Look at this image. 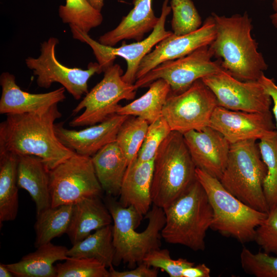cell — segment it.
<instances>
[{
    "mask_svg": "<svg viewBox=\"0 0 277 277\" xmlns=\"http://www.w3.org/2000/svg\"><path fill=\"white\" fill-rule=\"evenodd\" d=\"M258 81L269 95L273 103L272 112L274 117L275 130L277 131V85L273 79L267 77L264 74H262Z\"/></svg>",
    "mask_w": 277,
    "mask_h": 277,
    "instance_id": "obj_40",
    "label": "cell"
},
{
    "mask_svg": "<svg viewBox=\"0 0 277 277\" xmlns=\"http://www.w3.org/2000/svg\"><path fill=\"white\" fill-rule=\"evenodd\" d=\"M58 14L64 23L76 26L87 33L100 25L103 19L101 11L87 0H66V4L59 7Z\"/></svg>",
    "mask_w": 277,
    "mask_h": 277,
    "instance_id": "obj_31",
    "label": "cell"
},
{
    "mask_svg": "<svg viewBox=\"0 0 277 277\" xmlns=\"http://www.w3.org/2000/svg\"><path fill=\"white\" fill-rule=\"evenodd\" d=\"M163 210L165 224L161 235L166 243L195 251L205 250L213 213L207 194L197 179Z\"/></svg>",
    "mask_w": 277,
    "mask_h": 277,
    "instance_id": "obj_4",
    "label": "cell"
},
{
    "mask_svg": "<svg viewBox=\"0 0 277 277\" xmlns=\"http://www.w3.org/2000/svg\"><path fill=\"white\" fill-rule=\"evenodd\" d=\"M171 131L169 124L162 115L149 124L137 154V160L140 162L153 160L159 147Z\"/></svg>",
    "mask_w": 277,
    "mask_h": 277,
    "instance_id": "obj_36",
    "label": "cell"
},
{
    "mask_svg": "<svg viewBox=\"0 0 277 277\" xmlns=\"http://www.w3.org/2000/svg\"><path fill=\"white\" fill-rule=\"evenodd\" d=\"M143 262L151 267L161 269L170 277H182L185 268L195 265L194 263L185 259H172L167 249L160 248L148 253Z\"/></svg>",
    "mask_w": 277,
    "mask_h": 277,
    "instance_id": "obj_37",
    "label": "cell"
},
{
    "mask_svg": "<svg viewBox=\"0 0 277 277\" xmlns=\"http://www.w3.org/2000/svg\"><path fill=\"white\" fill-rule=\"evenodd\" d=\"M94 8L101 11L104 6V0H87Z\"/></svg>",
    "mask_w": 277,
    "mask_h": 277,
    "instance_id": "obj_43",
    "label": "cell"
},
{
    "mask_svg": "<svg viewBox=\"0 0 277 277\" xmlns=\"http://www.w3.org/2000/svg\"><path fill=\"white\" fill-rule=\"evenodd\" d=\"M260 1H263V0H260Z\"/></svg>",
    "mask_w": 277,
    "mask_h": 277,
    "instance_id": "obj_46",
    "label": "cell"
},
{
    "mask_svg": "<svg viewBox=\"0 0 277 277\" xmlns=\"http://www.w3.org/2000/svg\"><path fill=\"white\" fill-rule=\"evenodd\" d=\"M171 28L177 36L193 32L202 25V18L192 0H171Z\"/></svg>",
    "mask_w": 277,
    "mask_h": 277,
    "instance_id": "obj_33",
    "label": "cell"
},
{
    "mask_svg": "<svg viewBox=\"0 0 277 277\" xmlns=\"http://www.w3.org/2000/svg\"><path fill=\"white\" fill-rule=\"evenodd\" d=\"M254 241L264 252L277 255V207L270 210L257 227Z\"/></svg>",
    "mask_w": 277,
    "mask_h": 277,
    "instance_id": "obj_38",
    "label": "cell"
},
{
    "mask_svg": "<svg viewBox=\"0 0 277 277\" xmlns=\"http://www.w3.org/2000/svg\"><path fill=\"white\" fill-rule=\"evenodd\" d=\"M201 80L213 93L221 107L249 112L270 111L271 98L258 81H241L224 69Z\"/></svg>",
    "mask_w": 277,
    "mask_h": 277,
    "instance_id": "obj_14",
    "label": "cell"
},
{
    "mask_svg": "<svg viewBox=\"0 0 277 277\" xmlns=\"http://www.w3.org/2000/svg\"><path fill=\"white\" fill-rule=\"evenodd\" d=\"M132 269L124 271L115 270L113 266L109 268L110 277H156L158 269L151 268L142 262Z\"/></svg>",
    "mask_w": 277,
    "mask_h": 277,
    "instance_id": "obj_39",
    "label": "cell"
},
{
    "mask_svg": "<svg viewBox=\"0 0 277 277\" xmlns=\"http://www.w3.org/2000/svg\"><path fill=\"white\" fill-rule=\"evenodd\" d=\"M103 79L89 91L73 110V114L84 112L69 123L71 127L91 126L117 113L120 101L133 100L137 89L122 78L123 70L117 64L106 68Z\"/></svg>",
    "mask_w": 277,
    "mask_h": 277,
    "instance_id": "obj_8",
    "label": "cell"
},
{
    "mask_svg": "<svg viewBox=\"0 0 277 277\" xmlns=\"http://www.w3.org/2000/svg\"><path fill=\"white\" fill-rule=\"evenodd\" d=\"M149 124L141 117L129 116L121 126L115 142L125 156L128 165L137 157Z\"/></svg>",
    "mask_w": 277,
    "mask_h": 277,
    "instance_id": "obj_32",
    "label": "cell"
},
{
    "mask_svg": "<svg viewBox=\"0 0 277 277\" xmlns=\"http://www.w3.org/2000/svg\"><path fill=\"white\" fill-rule=\"evenodd\" d=\"M196 177L212 207L210 228L242 243L254 241L256 229L268 213L246 205L226 189L219 179L197 168Z\"/></svg>",
    "mask_w": 277,
    "mask_h": 277,
    "instance_id": "obj_6",
    "label": "cell"
},
{
    "mask_svg": "<svg viewBox=\"0 0 277 277\" xmlns=\"http://www.w3.org/2000/svg\"><path fill=\"white\" fill-rule=\"evenodd\" d=\"M6 115L0 124V154L37 156L50 170L75 153L55 135L54 122L62 116L57 104L43 112Z\"/></svg>",
    "mask_w": 277,
    "mask_h": 277,
    "instance_id": "obj_1",
    "label": "cell"
},
{
    "mask_svg": "<svg viewBox=\"0 0 277 277\" xmlns=\"http://www.w3.org/2000/svg\"><path fill=\"white\" fill-rule=\"evenodd\" d=\"M258 143L267 168L263 191L270 211L277 207V131L271 132Z\"/></svg>",
    "mask_w": 277,
    "mask_h": 277,
    "instance_id": "obj_30",
    "label": "cell"
},
{
    "mask_svg": "<svg viewBox=\"0 0 277 277\" xmlns=\"http://www.w3.org/2000/svg\"><path fill=\"white\" fill-rule=\"evenodd\" d=\"M213 57L209 45L202 46L184 57L160 64L137 79L134 85L137 89L163 79L170 85L171 93H181L197 80L223 69L220 61H213Z\"/></svg>",
    "mask_w": 277,
    "mask_h": 277,
    "instance_id": "obj_12",
    "label": "cell"
},
{
    "mask_svg": "<svg viewBox=\"0 0 277 277\" xmlns=\"http://www.w3.org/2000/svg\"><path fill=\"white\" fill-rule=\"evenodd\" d=\"M129 116L115 114L106 121L80 130H70L63 123L54 125L60 142L76 153L92 157L106 145L115 141L118 130Z\"/></svg>",
    "mask_w": 277,
    "mask_h": 277,
    "instance_id": "obj_18",
    "label": "cell"
},
{
    "mask_svg": "<svg viewBox=\"0 0 277 277\" xmlns=\"http://www.w3.org/2000/svg\"><path fill=\"white\" fill-rule=\"evenodd\" d=\"M17 183L34 202L36 214L51 207L49 170L43 160L33 155H18Z\"/></svg>",
    "mask_w": 277,
    "mask_h": 277,
    "instance_id": "obj_21",
    "label": "cell"
},
{
    "mask_svg": "<svg viewBox=\"0 0 277 277\" xmlns=\"http://www.w3.org/2000/svg\"><path fill=\"white\" fill-rule=\"evenodd\" d=\"M105 204L113 220L112 236L115 248L113 265L121 263L133 268L143 262L151 251L161 247V231L165 224L163 208L153 205L146 214L148 223L142 232H137L143 215L132 206L124 207L115 197L108 195Z\"/></svg>",
    "mask_w": 277,
    "mask_h": 277,
    "instance_id": "obj_3",
    "label": "cell"
},
{
    "mask_svg": "<svg viewBox=\"0 0 277 277\" xmlns=\"http://www.w3.org/2000/svg\"><path fill=\"white\" fill-rule=\"evenodd\" d=\"M217 106L213 93L202 80H199L181 93H170L162 115L172 131L183 134L209 126L212 113Z\"/></svg>",
    "mask_w": 277,
    "mask_h": 277,
    "instance_id": "obj_11",
    "label": "cell"
},
{
    "mask_svg": "<svg viewBox=\"0 0 277 277\" xmlns=\"http://www.w3.org/2000/svg\"><path fill=\"white\" fill-rule=\"evenodd\" d=\"M152 1L133 0L132 9L114 29L101 35L98 42L114 46L123 40L143 39L144 35L152 31L159 20L153 11Z\"/></svg>",
    "mask_w": 277,
    "mask_h": 277,
    "instance_id": "obj_22",
    "label": "cell"
},
{
    "mask_svg": "<svg viewBox=\"0 0 277 277\" xmlns=\"http://www.w3.org/2000/svg\"><path fill=\"white\" fill-rule=\"evenodd\" d=\"M91 159L103 190L107 195L118 196L128 164L116 142L105 146Z\"/></svg>",
    "mask_w": 277,
    "mask_h": 277,
    "instance_id": "obj_24",
    "label": "cell"
},
{
    "mask_svg": "<svg viewBox=\"0 0 277 277\" xmlns=\"http://www.w3.org/2000/svg\"><path fill=\"white\" fill-rule=\"evenodd\" d=\"M215 35V26L212 15L208 17L197 30L183 35L173 33L160 41L148 53L138 67L136 80L160 64L184 57L196 49L210 45Z\"/></svg>",
    "mask_w": 277,
    "mask_h": 277,
    "instance_id": "obj_16",
    "label": "cell"
},
{
    "mask_svg": "<svg viewBox=\"0 0 277 277\" xmlns=\"http://www.w3.org/2000/svg\"><path fill=\"white\" fill-rule=\"evenodd\" d=\"M210 269L204 263L199 264L185 268L182 277H209Z\"/></svg>",
    "mask_w": 277,
    "mask_h": 277,
    "instance_id": "obj_41",
    "label": "cell"
},
{
    "mask_svg": "<svg viewBox=\"0 0 277 277\" xmlns=\"http://www.w3.org/2000/svg\"><path fill=\"white\" fill-rule=\"evenodd\" d=\"M240 262L244 271L256 277H277V256L263 252L253 253L244 247Z\"/></svg>",
    "mask_w": 277,
    "mask_h": 277,
    "instance_id": "obj_35",
    "label": "cell"
},
{
    "mask_svg": "<svg viewBox=\"0 0 277 277\" xmlns=\"http://www.w3.org/2000/svg\"><path fill=\"white\" fill-rule=\"evenodd\" d=\"M0 276L1 277H12L13 274L7 267L6 264H0Z\"/></svg>",
    "mask_w": 277,
    "mask_h": 277,
    "instance_id": "obj_42",
    "label": "cell"
},
{
    "mask_svg": "<svg viewBox=\"0 0 277 277\" xmlns=\"http://www.w3.org/2000/svg\"><path fill=\"white\" fill-rule=\"evenodd\" d=\"M35 251L23 256L17 262L6 264L16 277H56L57 261L65 260L68 250L65 246L51 242L36 248Z\"/></svg>",
    "mask_w": 277,
    "mask_h": 277,
    "instance_id": "obj_25",
    "label": "cell"
},
{
    "mask_svg": "<svg viewBox=\"0 0 277 277\" xmlns=\"http://www.w3.org/2000/svg\"><path fill=\"white\" fill-rule=\"evenodd\" d=\"M168 1L164 0L159 22L151 33L147 37L140 41L130 44L123 42L122 45L118 47L104 45L92 39L88 33L77 27L70 26L72 36L91 47L103 72L114 64L117 56L123 58L126 61L127 67L122 78L129 84H134L136 81L137 70L142 60L154 46L173 33L166 30L165 27L167 17L171 10L170 6L168 5Z\"/></svg>",
    "mask_w": 277,
    "mask_h": 277,
    "instance_id": "obj_10",
    "label": "cell"
},
{
    "mask_svg": "<svg viewBox=\"0 0 277 277\" xmlns=\"http://www.w3.org/2000/svg\"><path fill=\"white\" fill-rule=\"evenodd\" d=\"M51 207L73 205L103 191L91 157L75 153L49 170Z\"/></svg>",
    "mask_w": 277,
    "mask_h": 277,
    "instance_id": "obj_9",
    "label": "cell"
},
{
    "mask_svg": "<svg viewBox=\"0 0 277 277\" xmlns=\"http://www.w3.org/2000/svg\"><path fill=\"white\" fill-rule=\"evenodd\" d=\"M267 168L256 140L230 144L225 169L219 180L222 185L250 207L268 213L263 191Z\"/></svg>",
    "mask_w": 277,
    "mask_h": 277,
    "instance_id": "obj_7",
    "label": "cell"
},
{
    "mask_svg": "<svg viewBox=\"0 0 277 277\" xmlns=\"http://www.w3.org/2000/svg\"><path fill=\"white\" fill-rule=\"evenodd\" d=\"M58 39L51 37L41 44V54L37 58L25 60L27 67L36 76L37 85L49 88L55 82L61 84L75 100H80L89 91L88 81L95 73L103 72L97 62H91L87 69L70 68L61 64L56 58L55 48Z\"/></svg>",
    "mask_w": 277,
    "mask_h": 277,
    "instance_id": "obj_13",
    "label": "cell"
},
{
    "mask_svg": "<svg viewBox=\"0 0 277 277\" xmlns=\"http://www.w3.org/2000/svg\"><path fill=\"white\" fill-rule=\"evenodd\" d=\"M112 216L101 196H91L73 204L66 234L72 245L104 227L112 224Z\"/></svg>",
    "mask_w": 277,
    "mask_h": 277,
    "instance_id": "obj_23",
    "label": "cell"
},
{
    "mask_svg": "<svg viewBox=\"0 0 277 277\" xmlns=\"http://www.w3.org/2000/svg\"><path fill=\"white\" fill-rule=\"evenodd\" d=\"M215 35L209 45L222 68L243 81H258L268 68L251 35L252 19L247 12L230 16L212 13Z\"/></svg>",
    "mask_w": 277,
    "mask_h": 277,
    "instance_id": "obj_2",
    "label": "cell"
},
{
    "mask_svg": "<svg viewBox=\"0 0 277 277\" xmlns=\"http://www.w3.org/2000/svg\"><path fill=\"white\" fill-rule=\"evenodd\" d=\"M0 84V113L2 114L43 112L66 98L64 87L43 93L24 91L17 85L15 76L8 72L1 74Z\"/></svg>",
    "mask_w": 277,
    "mask_h": 277,
    "instance_id": "obj_19",
    "label": "cell"
},
{
    "mask_svg": "<svg viewBox=\"0 0 277 277\" xmlns=\"http://www.w3.org/2000/svg\"><path fill=\"white\" fill-rule=\"evenodd\" d=\"M55 269L56 277H110L107 268L93 258L68 256Z\"/></svg>",
    "mask_w": 277,
    "mask_h": 277,
    "instance_id": "obj_34",
    "label": "cell"
},
{
    "mask_svg": "<svg viewBox=\"0 0 277 277\" xmlns=\"http://www.w3.org/2000/svg\"><path fill=\"white\" fill-rule=\"evenodd\" d=\"M270 18L273 26L277 29V11L270 15Z\"/></svg>",
    "mask_w": 277,
    "mask_h": 277,
    "instance_id": "obj_44",
    "label": "cell"
},
{
    "mask_svg": "<svg viewBox=\"0 0 277 277\" xmlns=\"http://www.w3.org/2000/svg\"><path fill=\"white\" fill-rule=\"evenodd\" d=\"M209 126L222 134L231 144L260 140L275 130L271 111L249 112L229 110L220 106L214 109Z\"/></svg>",
    "mask_w": 277,
    "mask_h": 277,
    "instance_id": "obj_15",
    "label": "cell"
},
{
    "mask_svg": "<svg viewBox=\"0 0 277 277\" xmlns=\"http://www.w3.org/2000/svg\"><path fill=\"white\" fill-rule=\"evenodd\" d=\"M73 205L50 207L36 214L34 224L35 240L34 246L51 242L56 237L66 233L70 223Z\"/></svg>",
    "mask_w": 277,
    "mask_h": 277,
    "instance_id": "obj_29",
    "label": "cell"
},
{
    "mask_svg": "<svg viewBox=\"0 0 277 277\" xmlns=\"http://www.w3.org/2000/svg\"><path fill=\"white\" fill-rule=\"evenodd\" d=\"M183 136L196 167L220 180L227 165L230 143L209 126Z\"/></svg>",
    "mask_w": 277,
    "mask_h": 277,
    "instance_id": "obj_17",
    "label": "cell"
},
{
    "mask_svg": "<svg viewBox=\"0 0 277 277\" xmlns=\"http://www.w3.org/2000/svg\"><path fill=\"white\" fill-rule=\"evenodd\" d=\"M72 245L67 251L68 256L93 258L101 262L107 268L113 266L115 248L112 224L95 230Z\"/></svg>",
    "mask_w": 277,
    "mask_h": 277,
    "instance_id": "obj_28",
    "label": "cell"
},
{
    "mask_svg": "<svg viewBox=\"0 0 277 277\" xmlns=\"http://www.w3.org/2000/svg\"><path fill=\"white\" fill-rule=\"evenodd\" d=\"M196 168L183 134L172 131L154 159L152 204L163 209L171 204L196 180Z\"/></svg>",
    "mask_w": 277,
    "mask_h": 277,
    "instance_id": "obj_5",
    "label": "cell"
},
{
    "mask_svg": "<svg viewBox=\"0 0 277 277\" xmlns=\"http://www.w3.org/2000/svg\"><path fill=\"white\" fill-rule=\"evenodd\" d=\"M148 91L139 98L121 106L116 114L141 117L150 124L162 115V110L171 92L169 84L163 79L151 83Z\"/></svg>",
    "mask_w": 277,
    "mask_h": 277,
    "instance_id": "obj_27",
    "label": "cell"
},
{
    "mask_svg": "<svg viewBox=\"0 0 277 277\" xmlns=\"http://www.w3.org/2000/svg\"><path fill=\"white\" fill-rule=\"evenodd\" d=\"M272 7L274 12L277 11V0L273 1Z\"/></svg>",
    "mask_w": 277,
    "mask_h": 277,
    "instance_id": "obj_45",
    "label": "cell"
},
{
    "mask_svg": "<svg viewBox=\"0 0 277 277\" xmlns=\"http://www.w3.org/2000/svg\"><path fill=\"white\" fill-rule=\"evenodd\" d=\"M17 155L0 154V223L13 221L18 210Z\"/></svg>",
    "mask_w": 277,
    "mask_h": 277,
    "instance_id": "obj_26",
    "label": "cell"
},
{
    "mask_svg": "<svg viewBox=\"0 0 277 277\" xmlns=\"http://www.w3.org/2000/svg\"><path fill=\"white\" fill-rule=\"evenodd\" d=\"M154 160L140 162L137 157L128 165L121 185L120 203L132 206L142 215H146L152 203L151 188Z\"/></svg>",
    "mask_w": 277,
    "mask_h": 277,
    "instance_id": "obj_20",
    "label": "cell"
}]
</instances>
